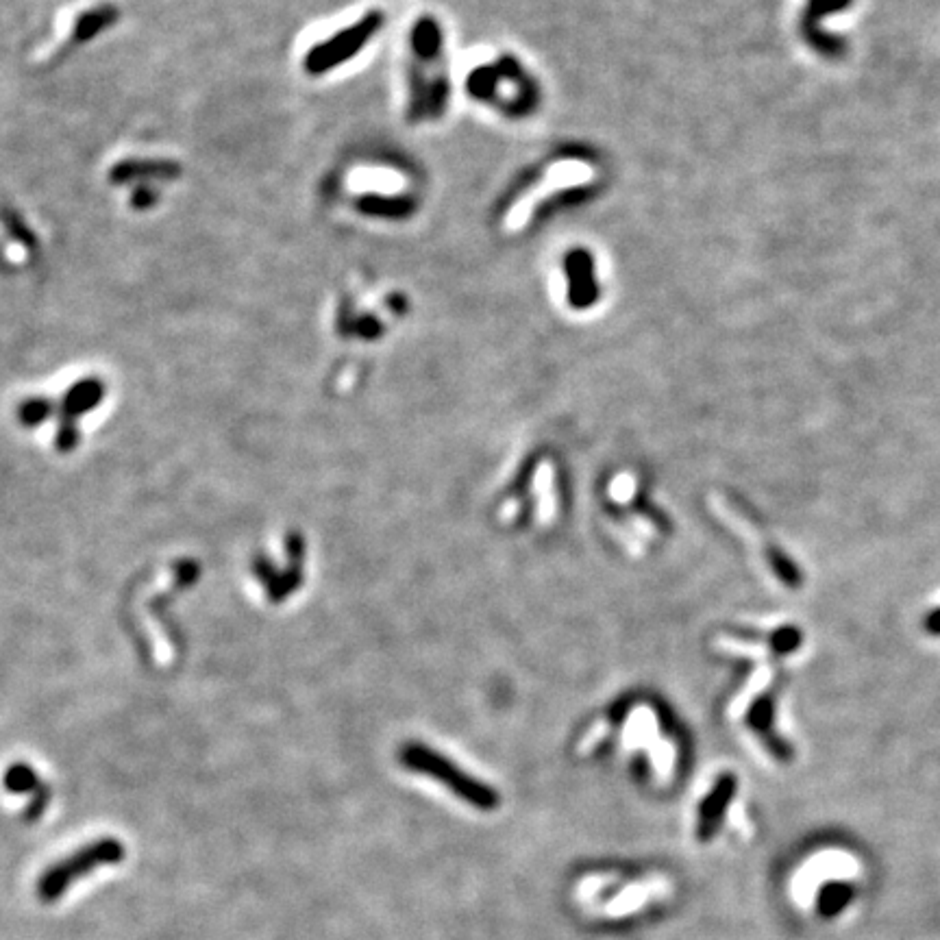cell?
Segmentation results:
<instances>
[{"instance_id": "cell-1", "label": "cell", "mask_w": 940, "mask_h": 940, "mask_svg": "<svg viewBox=\"0 0 940 940\" xmlns=\"http://www.w3.org/2000/svg\"><path fill=\"white\" fill-rule=\"evenodd\" d=\"M122 858H125V847L118 840H98V843L79 849L74 856L48 869L37 884V895L42 901H55L83 875L94 873V869L103 867V864H116Z\"/></svg>"}, {"instance_id": "cell-2", "label": "cell", "mask_w": 940, "mask_h": 940, "mask_svg": "<svg viewBox=\"0 0 940 940\" xmlns=\"http://www.w3.org/2000/svg\"><path fill=\"white\" fill-rule=\"evenodd\" d=\"M853 5V0H808L799 20V31L816 53L827 59H843L847 44L843 37L821 29V20L827 14H838Z\"/></svg>"}, {"instance_id": "cell-3", "label": "cell", "mask_w": 940, "mask_h": 940, "mask_svg": "<svg viewBox=\"0 0 940 940\" xmlns=\"http://www.w3.org/2000/svg\"><path fill=\"white\" fill-rule=\"evenodd\" d=\"M405 760L407 764L414 766V769H420L442 779V782H447V786H451L457 795L464 797L468 803H473V806L484 808V810L497 806V795H494L490 788L481 786L479 782H473V779H468L464 773L455 771L449 762L440 760L438 756H431V753L423 749H414L407 753Z\"/></svg>"}, {"instance_id": "cell-4", "label": "cell", "mask_w": 940, "mask_h": 940, "mask_svg": "<svg viewBox=\"0 0 940 940\" xmlns=\"http://www.w3.org/2000/svg\"><path fill=\"white\" fill-rule=\"evenodd\" d=\"M377 27H379V18L368 16L366 20L357 22L355 27L338 33L333 40L312 48V53L307 55V61H305L307 70L318 74V72H325L333 66L342 64V61H346L360 51V48L370 40V35L375 33Z\"/></svg>"}, {"instance_id": "cell-5", "label": "cell", "mask_w": 940, "mask_h": 940, "mask_svg": "<svg viewBox=\"0 0 940 940\" xmlns=\"http://www.w3.org/2000/svg\"><path fill=\"white\" fill-rule=\"evenodd\" d=\"M179 175L181 166L170 159H125L109 170V181L116 185L175 181Z\"/></svg>"}, {"instance_id": "cell-6", "label": "cell", "mask_w": 940, "mask_h": 940, "mask_svg": "<svg viewBox=\"0 0 940 940\" xmlns=\"http://www.w3.org/2000/svg\"><path fill=\"white\" fill-rule=\"evenodd\" d=\"M568 279H571V301L579 307L595 301L597 296V283H595V266L586 253H573L566 259Z\"/></svg>"}, {"instance_id": "cell-7", "label": "cell", "mask_w": 940, "mask_h": 940, "mask_svg": "<svg viewBox=\"0 0 940 940\" xmlns=\"http://www.w3.org/2000/svg\"><path fill=\"white\" fill-rule=\"evenodd\" d=\"M116 20H118V9L111 7V5H101V7H94L90 11H85V14H81L77 18V22H74V29H72V35H70V46H77V44H85V42L94 40L98 33L109 29Z\"/></svg>"}, {"instance_id": "cell-8", "label": "cell", "mask_w": 940, "mask_h": 940, "mask_svg": "<svg viewBox=\"0 0 940 940\" xmlns=\"http://www.w3.org/2000/svg\"><path fill=\"white\" fill-rule=\"evenodd\" d=\"M734 795V779H723V782L716 786L714 793L703 801V806L699 810V838L705 840L710 838V834L716 830V825L721 823L723 810L727 808L729 797Z\"/></svg>"}, {"instance_id": "cell-9", "label": "cell", "mask_w": 940, "mask_h": 940, "mask_svg": "<svg viewBox=\"0 0 940 940\" xmlns=\"http://www.w3.org/2000/svg\"><path fill=\"white\" fill-rule=\"evenodd\" d=\"M851 888L847 884H832V886H825L821 890V899H819V908L823 914H827V917H832V914H838L840 910H843L847 904H849V899H851Z\"/></svg>"}, {"instance_id": "cell-10", "label": "cell", "mask_w": 940, "mask_h": 940, "mask_svg": "<svg viewBox=\"0 0 940 940\" xmlns=\"http://www.w3.org/2000/svg\"><path fill=\"white\" fill-rule=\"evenodd\" d=\"M157 201H159V194L155 192V188L151 183H140L138 188H135L133 194H131V205L135 209H148V207H153Z\"/></svg>"}, {"instance_id": "cell-11", "label": "cell", "mask_w": 940, "mask_h": 940, "mask_svg": "<svg viewBox=\"0 0 940 940\" xmlns=\"http://www.w3.org/2000/svg\"><path fill=\"white\" fill-rule=\"evenodd\" d=\"M925 623H927V629H930V632L940 634V610H936V612H932L930 616H927Z\"/></svg>"}]
</instances>
